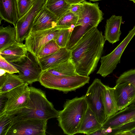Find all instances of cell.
<instances>
[{
  "instance_id": "cell-9",
  "label": "cell",
  "mask_w": 135,
  "mask_h": 135,
  "mask_svg": "<svg viewBox=\"0 0 135 135\" xmlns=\"http://www.w3.org/2000/svg\"><path fill=\"white\" fill-rule=\"evenodd\" d=\"M18 70V76L28 84L39 81L42 71L38 60L28 51L26 56L18 61L11 63Z\"/></svg>"
},
{
  "instance_id": "cell-4",
  "label": "cell",
  "mask_w": 135,
  "mask_h": 135,
  "mask_svg": "<svg viewBox=\"0 0 135 135\" xmlns=\"http://www.w3.org/2000/svg\"><path fill=\"white\" fill-rule=\"evenodd\" d=\"M82 3L83 10L79 16L66 47L70 50L88 32L97 27L103 19V14L100 9L98 3H92L85 1Z\"/></svg>"
},
{
  "instance_id": "cell-29",
  "label": "cell",
  "mask_w": 135,
  "mask_h": 135,
  "mask_svg": "<svg viewBox=\"0 0 135 135\" xmlns=\"http://www.w3.org/2000/svg\"><path fill=\"white\" fill-rule=\"evenodd\" d=\"M123 82L129 83L135 87V69H132L123 72L119 76L116 84ZM135 104V100L131 104Z\"/></svg>"
},
{
  "instance_id": "cell-33",
  "label": "cell",
  "mask_w": 135,
  "mask_h": 135,
  "mask_svg": "<svg viewBox=\"0 0 135 135\" xmlns=\"http://www.w3.org/2000/svg\"><path fill=\"white\" fill-rule=\"evenodd\" d=\"M0 69L6 72L14 74L18 73V70L11 63L0 56Z\"/></svg>"
},
{
  "instance_id": "cell-14",
  "label": "cell",
  "mask_w": 135,
  "mask_h": 135,
  "mask_svg": "<svg viewBox=\"0 0 135 135\" xmlns=\"http://www.w3.org/2000/svg\"><path fill=\"white\" fill-rule=\"evenodd\" d=\"M58 20L57 17L44 6L35 18L30 33L54 27L56 26Z\"/></svg>"
},
{
  "instance_id": "cell-21",
  "label": "cell",
  "mask_w": 135,
  "mask_h": 135,
  "mask_svg": "<svg viewBox=\"0 0 135 135\" xmlns=\"http://www.w3.org/2000/svg\"><path fill=\"white\" fill-rule=\"evenodd\" d=\"M104 101L106 120L119 110L117 104L114 87L105 85L104 91Z\"/></svg>"
},
{
  "instance_id": "cell-7",
  "label": "cell",
  "mask_w": 135,
  "mask_h": 135,
  "mask_svg": "<svg viewBox=\"0 0 135 135\" xmlns=\"http://www.w3.org/2000/svg\"><path fill=\"white\" fill-rule=\"evenodd\" d=\"M105 85L100 80L95 78L88 88L85 95L88 106L102 124L106 120L104 101Z\"/></svg>"
},
{
  "instance_id": "cell-20",
  "label": "cell",
  "mask_w": 135,
  "mask_h": 135,
  "mask_svg": "<svg viewBox=\"0 0 135 135\" xmlns=\"http://www.w3.org/2000/svg\"><path fill=\"white\" fill-rule=\"evenodd\" d=\"M102 126V124L99 122L95 114L88 106L81 123L78 133L91 135Z\"/></svg>"
},
{
  "instance_id": "cell-27",
  "label": "cell",
  "mask_w": 135,
  "mask_h": 135,
  "mask_svg": "<svg viewBox=\"0 0 135 135\" xmlns=\"http://www.w3.org/2000/svg\"><path fill=\"white\" fill-rule=\"evenodd\" d=\"M61 48L55 40H52L42 48L36 57L38 59L50 55L57 52Z\"/></svg>"
},
{
  "instance_id": "cell-28",
  "label": "cell",
  "mask_w": 135,
  "mask_h": 135,
  "mask_svg": "<svg viewBox=\"0 0 135 135\" xmlns=\"http://www.w3.org/2000/svg\"><path fill=\"white\" fill-rule=\"evenodd\" d=\"M13 124L12 115L6 114L0 115V135H6Z\"/></svg>"
},
{
  "instance_id": "cell-17",
  "label": "cell",
  "mask_w": 135,
  "mask_h": 135,
  "mask_svg": "<svg viewBox=\"0 0 135 135\" xmlns=\"http://www.w3.org/2000/svg\"><path fill=\"white\" fill-rule=\"evenodd\" d=\"M122 20V16L115 15H112L107 20L104 36L105 41L113 44L119 40Z\"/></svg>"
},
{
  "instance_id": "cell-19",
  "label": "cell",
  "mask_w": 135,
  "mask_h": 135,
  "mask_svg": "<svg viewBox=\"0 0 135 135\" xmlns=\"http://www.w3.org/2000/svg\"><path fill=\"white\" fill-rule=\"evenodd\" d=\"M28 51L25 44L16 42L0 51V56L11 63L17 62L25 57Z\"/></svg>"
},
{
  "instance_id": "cell-40",
  "label": "cell",
  "mask_w": 135,
  "mask_h": 135,
  "mask_svg": "<svg viewBox=\"0 0 135 135\" xmlns=\"http://www.w3.org/2000/svg\"><path fill=\"white\" fill-rule=\"evenodd\" d=\"M129 0L133 1V0Z\"/></svg>"
},
{
  "instance_id": "cell-2",
  "label": "cell",
  "mask_w": 135,
  "mask_h": 135,
  "mask_svg": "<svg viewBox=\"0 0 135 135\" xmlns=\"http://www.w3.org/2000/svg\"><path fill=\"white\" fill-rule=\"evenodd\" d=\"M30 94L28 104L25 108L14 115L13 125L21 121L30 119L47 120L57 118L59 112L47 99L45 93L41 90L29 87Z\"/></svg>"
},
{
  "instance_id": "cell-34",
  "label": "cell",
  "mask_w": 135,
  "mask_h": 135,
  "mask_svg": "<svg viewBox=\"0 0 135 135\" xmlns=\"http://www.w3.org/2000/svg\"><path fill=\"white\" fill-rule=\"evenodd\" d=\"M83 8L82 3H78L71 5L69 10L74 14L78 16L81 13Z\"/></svg>"
},
{
  "instance_id": "cell-37",
  "label": "cell",
  "mask_w": 135,
  "mask_h": 135,
  "mask_svg": "<svg viewBox=\"0 0 135 135\" xmlns=\"http://www.w3.org/2000/svg\"><path fill=\"white\" fill-rule=\"evenodd\" d=\"M135 135V127L132 129L120 133L119 135Z\"/></svg>"
},
{
  "instance_id": "cell-36",
  "label": "cell",
  "mask_w": 135,
  "mask_h": 135,
  "mask_svg": "<svg viewBox=\"0 0 135 135\" xmlns=\"http://www.w3.org/2000/svg\"><path fill=\"white\" fill-rule=\"evenodd\" d=\"M66 2L70 5L81 3L85 0H65Z\"/></svg>"
},
{
  "instance_id": "cell-31",
  "label": "cell",
  "mask_w": 135,
  "mask_h": 135,
  "mask_svg": "<svg viewBox=\"0 0 135 135\" xmlns=\"http://www.w3.org/2000/svg\"><path fill=\"white\" fill-rule=\"evenodd\" d=\"M19 18L26 13L32 6L34 0H17Z\"/></svg>"
},
{
  "instance_id": "cell-6",
  "label": "cell",
  "mask_w": 135,
  "mask_h": 135,
  "mask_svg": "<svg viewBox=\"0 0 135 135\" xmlns=\"http://www.w3.org/2000/svg\"><path fill=\"white\" fill-rule=\"evenodd\" d=\"M28 84L25 83L16 88L2 94L5 97L6 100L4 108L0 111V115H14L27 106L30 91Z\"/></svg>"
},
{
  "instance_id": "cell-8",
  "label": "cell",
  "mask_w": 135,
  "mask_h": 135,
  "mask_svg": "<svg viewBox=\"0 0 135 135\" xmlns=\"http://www.w3.org/2000/svg\"><path fill=\"white\" fill-rule=\"evenodd\" d=\"M135 35V25L125 38L110 53L101 57V65L97 74L104 78L112 73L117 64L120 62L121 57L126 47Z\"/></svg>"
},
{
  "instance_id": "cell-32",
  "label": "cell",
  "mask_w": 135,
  "mask_h": 135,
  "mask_svg": "<svg viewBox=\"0 0 135 135\" xmlns=\"http://www.w3.org/2000/svg\"><path fill=\"white\" fill-rule=\"evenodd\" d=\"M135 127V117L118 127L112 129L109 135H119L122 132L129 131Z\"/></svg>"
},
{
  "instance_id": "cell-3",
  "label": "cell",
  "mask_w": 135,
  "mask_h": 135,
  "mask_svg": "<svg viewBox=\"0 0 135 135\" xmlns=\"http://www.w3.org/2000/svg\"><path fill=\"white\" fill-rule=\"evenodd\" d=\"M88 107L84 95L66 101L63 109L59 111L57 118L59 126L64 134L73 135L78 133L81 123Z\"/></svg>"
},
{
  "instance_id": "cell-10",
  "label": "cell",
  "mask_w": 135,
  "mask_h": 135,
  "mask_svg": "<svg viewBox=\"0 0 135 135\" xmlns=\"http://www.w3.org/2000/svg\"><path fill=\"white\" fill-rule=\"evenodd\" d=\"M61 28L55 27L30 33L25 39V44L28 51L36 57L42 48L52 40L57 38Z\"/></svg>"
},
{
  "instance_id": "cell-41",
  "label": "cell",
  "mask_w": 135,
  "mask_h": 135,
  "mask_svg": "<svg viewBox=\"0 0 135 135\" xmlns=\"http://www.w3.org/2000/svg\"></svg>"
},
{
  "instance_id": "cell-25",
  "label": "cell",
  "mask_w": 135,
  "mask_h": 135,
  "mask_svg": "<svg viewBox=\"0 0 135 135\" xmlns=\"http://www.w3.org/2000/svg\"><path fill=\"white\" fill-rule=\"evenodd\" d=\"M70 6L65 0H45L44 5L58 20L69 10Z\"/></svg>"
},
{
  "instance_id": "cell-26",
  "label": "cell",
  "mask_w": 135,
  "mask_h": 135,
  "mask_svg": "<svg viewBox=\"0 0 135 135\" xmlns=\"http://www.w3.org/2000/svg\"><path fill=\"white\" fill-rule=\"evenodd\" d=\"M78 17V16L75 15L69 10L58 20L56 26L61 29L73 28Z\"/></svg>"
},
{
  "instance_id": "cell-22",
  "label": "cell",
  "mask_w": 135,
  "mask_h": 135,
  "mask_svg": "<svg viewBox=\"0 0 135 135\" xmlns=\"http://www.w3.org/2000/svg\"><path fill=\"white\" fill-rule=\"evenodd\" d=\"M24 83L18 75L6 72L0 76V94L7 92Z\"/></svg>"
},
{
  "instance_id": "cell-16",
  "label": "cell",
  "mask_w": 135,
  "mask_h": 135,
  "mask_svg": "<svg viewBox=\"0 0 135 135\" xmlns=\"http://www.w3.org/2000/svg\"><path fill=\"white\" fill-rule=\"evenodd\" d=\"M72 59L71 50L66 47L61 48L57 52L37 59L42 71Z\"/></svg>"
},
{
  "instance_id": "cell-13",
  "label": "cell",
  "mask_w": 135,
  "mask_h": 135,
  "mask_svg": "<svg viewBox=\"0 0 135 135\" xmlns=\"http://www.w3.org/2000/svg\"><path fill=\"white\" fill-rule=\"evenodd\" d=\"M114 88L119 110L128 106L135 100V87L131 84L127 82L116 83Z\"/></svg>"
},
{
  "instance_id": "cell-11",
  "label": "cell",
  "mask_w": 135,
  "mask_h": 135,
  "mask_svg": "<svg viewBox=\"0 0 135 135\" xmlns=\"http://www.w3.org/2000/svg\"><path fill=\"white\" fill-rule=\"evenodd\" d=\"M45 0H34L31 8L18 19L15 27L17 42L23 44V41L30 32L35 18L44 6Z\"/></svg>"
},
{
  "instance_id": "cell-5",
  "label": "cell",
  "mask_w": 135,
  "mask_h": 135,
  "mask_svg": "<svg viewBox=\"0 0 135 135\" xmlns=\"http://www.w3.org/2000/svg\"><path fill=\"white\" fill-rule=\"evenodd\" d=\"M90 77L78 75L70 76H60L42 71L39 81L46 88L55 89L64 93L75 90L89 83Z\"/></svg>"
},
{
  "instance_id": "cell-1",
  "label": "cell",
  "mask_w": 135,
  "mask_h": 135,
  "mask_svg": "<svg viewBox=\"0 0 135 135\" xmlns=\"http://www.w3.org/2000/svg\"><path fill=\"white\" fill-rule=\"evenodd\" d=\"M105 41L97 27L91 28L79 40L71 50L72 59L78 74L89 76L95 70Z\"/></svg>"
},
{
  "instance_id": "cell-15",
  "label": "cell",
  "mask_w": 135,
  "mask_h": 135,
  "mask_svg": "<svg viewBox=\"0 0 135 135\" xmlns=\"http://www.w3.org/2000/svg\"><path fill=\"white\" fill-rule=\"evenodd\" d=\"M135 117V104H131L118 112L110 117L102 124V128L112 129L118 127Z\"/></svg>"
},
{
  "instance_id": "cell-23",
  "label": "cell",
  "mask_w": 135,
  "mask_h": 135,
  "mask_svg": "<svg viewBox=\"0 0 135 135\" xmlns=\"http://www.w3.org/2000/svg\"><path fill=\"white\" fill-rule=\"evenodd\" d=\"M45 71L52 75L60 76H70L78 74L72 59L59 64Z\"/></svg>"
},
{
  "instance_id": "cell-38",
  "label": "cell",
  "mask_w": 135,
  "mask_h": 135,
  "mask_svg": "<svg viewBox=\"0 0 135 135\" xmlns=\"http://www.w3.org/2000/svg\"><path fill=\"white\" fill-rule=\"evenodd\" d=\"M90 0V1H93V2H95V1H100V0Z\"/></svg>"
},
{
  "instance_id": "cell-18",
  "label": "cell",
  "mask_w": 135,
  "mask_h": 135,
  "mask_svg": "<svg viewBox=\"0 0 135 135\" xmlns=\"http://www.w3.org/2000/svg\"><path fill=\"white\" fill-rule=\"evenodd\" d=\"M0 17L15 28L19 19L17 0H0Z\"/></svg>"
},
{
  "instance_id": "cell-39",
  "label": "cell",
  "mask_w": 135,
  "mask_h": 135,
  "mask_svg": "<svg viewBox=\"0 0 135 135\" xmlns=\"http://www.w3.org/2000/svg\"><path fill=\"white\" fill-rule=\"evenodd\" d=\"M134 3L135 4V0H133V1Z\"/></svg>"
},
{
  "instance_id": "cell-12",
  "label": "cell",
  "mask_w": 135,
  "mask_h": 135,
  "mask_svg": "<svg viewBox=\"0 0 135 135\" xmlns=\"http://www.w3.org/2000/svg\"><path fill=\"white\" fill-rule=\"evenodd\" d=\"M47 120L30 119L17 122L13 124L6 135H45Z\"/></svg>"
},
{
  "instance_id": "cell-35",
  "label": "cell",
  "mask_w": 135,
  "mask_h": 135,
  "mask_svg": "<svg viewBox=\"0 0 135 135\" xmlns=\"http://www.w3.org/2000/svg\"><path fill=\"white\" fill-rule=\"evenodd\" d=\"M108 133L106 129L102 128L99 129L93 133L91 135H107Z\"/></svg>"
},
{
  "instance_id": "cell-24",
  "label": "cell",
  "mask_w": 135,
  "mask_h": 135,
  "mask_svg": "<svg viewBox=\"0 0 135 135\" xmlns=\"http://www.w3.org/2000/svg\"><path fill=\"white\" fill-rule=\"evenodd\" d=\"M15 28L10 25L0 27V51L16 42Z\"/></svg>"
},
{
  "instance_id": "cell-30",
  "label": "cell",
  "mask_w": 135,
  "mask_h": 135,
  "mask_svg": "<svg viewBox=\"0 0 135 135\" xmlns=\"http://www.w3.org/2000/svg\"><path fill=\"white\" fill-rule=\"evenodd\" d=\"M73 28L61 29L59 35L55 40L60 48L66 47Z\"/></svg>"
}]
</instances>
